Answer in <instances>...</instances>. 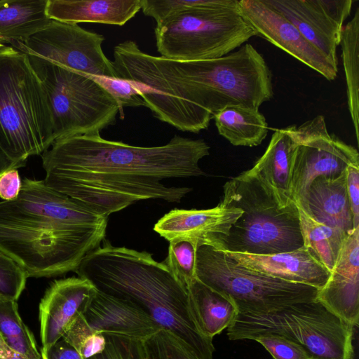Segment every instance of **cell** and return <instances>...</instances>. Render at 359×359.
I'll return each mask as SVG.
<instances>
[{
  "label": "cell",
  "mask_w": 359,
  "mask_h": 359,
  "mask_svg": "<svg viewBox=\"0 0 359 359\" xmlns=\"http://www.w3.org/2000/svg\"><path fill=\"white\" fill-rule=\"evenodd\" d=\"M209 154L203 139L175 135L161 146L139 147L99 133L56 140L41 158L47 186L109 217L140 201L180 202L192 189L163 181L205 175L199 162Z\"/></svg>",
  "instance_id": "1"
},
{
  "label": "cell",
  "mask_w": 359,
  "mask_h": 359,
  "mask_svg": "<svg viewBox=\"0 0 359 359\" xmlns=\"http://www.w3.org/2000/svg\"><path fill=\"white\" fill-rule=\"evenodd\" d=\"M108 218L43 180L25 177L15 198L0 201V251L28 278L76 271L105 240Z\"/></svg>",
  "instance_id": "2"
},
{
  "label": "cell",
  "mask_w": 359,
  "mask_h": 359,
  "mask_svg": "<svg viewBox=\"0 0 359 359\" xmlns=\"http://www.w3.org/2000/svg\"><path fill=\"white\" fill-rule=\"evenodd\" d=\"M150 102L179 130L198 133L230 106L257 109L273 97L271 71L250 44L221 57L180 61L152 56L146 73Z\"/></svg>",
  "instance_id": "3"
},
{
  "label": "cell",
  "mask_w": 359,
  "mask_h": 359,
  "mask_svg": "<svg viewBox=\"0 0 359 359\" xmlns=\"http://www.w3.org/2000/svg\"><path fill=\"white\" fill-rule=\"evenodd\" d=\"M75 272L98 291L142 309L200 358L212 359V339L198 326L187 287L151 253L114 246L104 240L81 261Z\"/></svg>",
  "instance_id": "4"
},
{
  "label": "cell",
  "mask_w": 359,
  "mask_h": 359,
  "mask_svg": "<svg viewBox=\"0 0 359 359\" xmlns=\"http://www.w3.org/2000/svg\"><path fill=\"white\" fill-rule=\"evenodd\" d=\"M221 201L241 209L243 214L226 236L210 245L215 249L271 255L304 246L296 203L282 207L273 189L251 169L224 184Z\"/></svg>",
  "instance_id": "5"
},
{
  "label": "cell",
  "mask_w": 359,
  "mask_h": 359,
  "mask_svg": "<svg viewBox=\"0 0 359 359\" xmlns=\"http://www.w3.org/2000/svg\"><path fill=\"white\" fill-rule=\"evenodd\" d=\"M53 142L48 99L27 55L4 46L0 49V149L24 166Z\"/></svg>",
  "instance_id": "6"
},
{
  "label": "cell",
  "mask_w": 359,
  "mask_h": 359,
  "mask_svg": "<svg viewBox=\"0 0 359 359\" xmlns=\"http://www.w3.org/2000/svg\"><path fill=\"white\" fill-rule=\"evenodd\" d=\"M353 325L316 299L269 312H238L227 327L230 340L275 334L301 346L311 359H353Z\"/></svg>",
  "instance_id": "7"
},
{
  "label": "cell",
  "mask_w": 359,
  "mask_h": 359,
  "mask_svg": "<svg viewBox=\"0 0 359 359\" xmlns=\"http://www.w3.org/2000/svg\"><path fill=\"white\" fill-rule=\"evenodd\" d=\"M27 55L48 99L54 141L73 135L99 134L116 123L118 114L123 118L117 102L90 75Z\"/></svg>",
  "instance_id": "8"
},
{
  "label": "cell",
  "mask_w": 359,
  "mask_h": 359,
  "mask_svg": "<svg viewBox=\"0 0 359 359\" xmlns=\"http://www.w3.org/2000/svg\"><path fill=\"white\" fill-rule=\"evenodd\" d=\"M161 56L198 61L224 56L255 36L238 11V0L191 9L168 17L154 29Z\"/></svg>",
  "instance_id": "9"
},
{
  "label": "cell",
  "mask_w": 359,
  "mask_h": 359,
  "mask_svg": "<svg viewBox=\"0 0 359 359\" xmlns=\"http://www.w3.org/2000/svg\"><path fill=\"white\" fill-rule=\"evenodd\" d=\"M196 275L203 284L231 299L238 312L264 313L312 301L318 291L241 266L224 252L208 245L196 249Z\"/></svg>",
  "instance_id": "10"
},
{
  "label": "cell",
  "mask_w": 359,
  "mask_h": 359,
  "mask_svg": "<svg viewBox=\"0 0 359 359\" xmlns=\"http://www.w3.org/2000/svg\"><path fill=\"white\" fill-rule=\"evenodd\" d=\"M104 41L102 34L79 25L51 20L25 42L11 46L84 74L116 78L112 61L102 48Z\"/></svg>",
  "instance_id": "11"
},
{
  "label": "cell",
  "mask_w": 359,
  "mask_h": 359,
  "mask_svg": "<svg viewBox=\"0 0 359 359\" xmlns=\"http://www.w3.org/2000/svg\"><path fill=\"white\" fill-rule=\"evenodd\" d=\"M293 135L297 143L294 154L290 198L295 202L311 183L320 176L338 175L351 165H359L355 148L330 134L322 115L297 127Z\"/></svg>",
  "instance_id": "12"
},
{
  "label": "cell",
  "mask_w": 359,
  "mask_h": 359,
  "mask_svg": "<svg viewBox=\"0 0 359 359\" xmlns=\"http://www.w3.org/2000/svg\"><path fill=\"white\" fill-rule=\"evenodd\" d=\"M292 22L301 34L336 67L344 20L352 0H265Z\"/></svg>",
  "instance_id": "13"
},
{
  "label": "cell",
  "mask_w": 359,
  "mask_h": 359,
  "mask_svg": "<svg viewBox=\"0 0 359 359\" xmlns=\"http://www.w3.org/2000/svg\"><path fill=\"white\" fill-rule=\"evenodd\" d=\"M238 11L255 35L287 52L326 79H335L338 67L265 0H238Z\"/></svg>",
  "instance_id": "14"
},
{
  "label": "cell",
  "mask_w": 359,
  "mask_h": 359,
  "mask_svg": "<svg viewBox=\"0 0 359 359\" xmlns=\"http://www.w3.org/2000/svg\"><path fill=\"white\" fill-rule=\"evenodd\" d=\"M97 292L90 281L79 276L55 280L50 285L39 307L41 348L62 339L70 324L86 313Z\"/></svg>",
  "instance_id": "15"
},
{
  "label": "cell",
  "mask_w": 359,
  "mask_h": 359,
  "mask_svg": "<svg viewBox=\"0 0 359 359\" xmlns=\"http://www.w3.org/2000/svg\"><path fill=\"white\" fill-rule=\"evenodd\" d=\"M316 300L350 325L359 321V226L346 237Z\"/></svg>",
  "instance_id": "16"
},
{
  "label": "cell",
  "mask_w": 359,
  "mask_h": 359,
  "mask_svg": "<svg viewBox=\"0 0 359 359\" xmlns=\"http://www.w3.org/2000/svg\"><path fill=\"white\" fill-rule=\"evenodd\" d=\"M242 214L241 209L222 201L209 209H173L158 219L154 230L169 242L187 239L197 247L212 245Z\"/></svg>",
  "instance_id": "17"
},
{
  "label": "cell",
  "mask_w": 359,
  "mask_h": 359,
  "mask_svg": "<svg viewBox=\"0 0 359 359\" xmlns=\"http://www.w3.org/2000/svg\"><path fill=\"white\" fill-rule=\"evenodd\" d=\"M224 252L237 264L248 269L318 290L325 285L330 276V271L305 246L271 255Z\"/></svg>",
  "instance_id": "18"
},
{
  "label": "cell",
  "mask_w": 359,
  "mask_h": 359,
  "mask_svg": "<svg viewBox=\"0 0 359 359\" xmlns=\"http://www.w3.org/2000/svg\"><path fill=\"white\" fill-rule=\"evenodd\" d=\"M83 316L93 330L103 334L143 341L161 329L135 305L98 290Z\"/></svg>",
  "instance_id": "19"
},
{
  "label": "cell",
  "mask_w": 359,
  "mask_h": 359,
  "mask_svg": "<svg viewBox=\"0 0 359 359\" xmlns=\"http://www.w3.org/2000/svg\"><path fill=\"white\" fill-rule=\"evenodd\" d=\"M294 203L315 219L348 233L355 227L346 187V170L333 176H320Z\"/></svg>",
  "instance_id": "20"
},
{
  "label": "cell",
  "mask_w": 359,
  "mask_h": 359,
  "mask_svg": "<svg viewBox=\"0 0 359 359\" xmlns=\"http://www.w3.org/2000/svg\"><path fill=\"white\" fill-rule=\"evenodd\" d=\"M141 0H48L50 20L122 26L141 10Z\"/></svg>",
  "instance_id": "21"
},
{
  "label": "cell",
  "mask_w": 359,
  "mask_h": 359,
  "mask_svg": "<svg viewBox=\"0 0 359 359\" xmlns=\"http://www.w3.org/2000/svg\"><path fill=\"white\" fill-rule=\"evenodd\" d=\"M294 126L277 129L272 135L264 154L250 168L274 191L282 207L294 202L290 198V184L297 143Z\"/></svg>",
  "instance_id": "22"
},
{
  "label": "cell",
  "mask_w": 359,
  "mask_h": 359,
  "mask_svg": "<svg viewBox=\"0 0 359 359\" xmlns=\"http://www.w3.org/2000/svg\"><path fill=\"white\" fill-rule=\"evenodd\" d=\"M47 1H0V44L25 42L46 27L51 21L46 14Z\"/></svg>",
  "instance_id": "23"
},
{
  "label": "cell",
  "mask_w": 359,
  "mask_h": 359,
  "mask_svg": "<svg viewBox=\"0 0 359 359\" xmlns=\"http://www.w3.org/2000/svg\"><path fill=\"white\" fill-rule=\"evenodd\" d=\"M188 290L196 323L205 336L212 339L233 323L238 311L228 297L198 279Z\"/></svg>",
  "instance_id": "24"
},
{
  "label": "cell",
  "mask_w": 359,
  "mask_h": 359,
  "mask_svg": "<svg viewBox=\"0 0 359 359\" xmlns=\"http://www.w3.org/2000/svg\"><path fill=\"white\" fill-rule=\"evenodd\" d=\"M213 118L219 135L234 146H257L267 135V122L257 109L230 106Z\"/></svg>",
  "instance_id": "25"
},
{
  "label": "cell",
  "mask_w": 359,
  "mask_h": 359,
  "mask_svg": "<svg viewBox=\"0 0 359 359\" xmlns=\"http://www.w3.org/2000/svg\"><path fill=\"white\" fill-rule=\"evenodd\" d=\"M296 205L299 214L304 246L330 272L349 233L317 221L301 205L297 203Z\"/></svg>",
  "instance_id": "26"
},
{
  "label": "cell",
  "mask_w": 359,
  "mask_h": 359,
  "mask_svg": "<svg viewBox=\"0 0 359 359\" xmlns=\"http://www.w3.org/2000/svg\"><path fill=\"white\" fill-rule=\"evenodd\" d=\"M346 83L348 107L359 141V8L352 19L343 27L340 43Z\"/></svg>",
  "instance_id": "27"
},
{
  "label": "cell",
  "mask_w": 359,
  "mask_h": 359,
  "mask_svg": "<svg viewBox=\"0 0 359 359\" xmlns=\"http://www.w3.org/2000/svg\"><path fill=\"white\" fill-rule=\"evenodd\" d=\"M0 334L6 345L25 359H42L32 332L22 320L17 302L0 300Z\"/></svg>",
  "instance_id": "28"
},
{
  "label": "cell",
  "mask_w": 359,
  "mask_h": 359,
  "mask_svg": "<svg viewBox=\"0 0 359 359\" xmlns=\"http://www.w3.org/2000/svg\"><path fill=\"white\" fill-rule=\"evenodd\" d=\"M197 245L187 239L170 241L168 256L163 262L176 278L188 289L197 279L196 275V254Z\"/></svg>",
  "instance_id": "29"
},
{
  "label": "cell",
  "mask_w": 359,
  "mask_h": 359,
  "mask_svg": "<svg viewBox=\"0 0 359 359\" xmlns=\"http://www.w3.org/2000/svg\"><path fill=\"white\" fill-rule=\"evenodd\" d=\"M62 339L74 347L83 359L100 353L105 347V336L93 330L83 314L79 316L68 327Z\"/></svg>",
  "instance_id": "30"
},
{
  "label": "cell",
  "mask_w": 359,
  "mask_h": 359,
  "mask_svg": "<svg viewBox=\"0 0 359 359\" xmlns=\"http://www.w3.org/2000/svg\"><path fill=\"white\" fill-rule=\"evenodd\" d=\"M144 344L149 359H201L178 337L163 328Z\"/></svg>",
  "instance_id": "31"
},
{
  "label": "cell",
  "mask_w": 359,
  "mask_h": 359,
  "mask_svg": "<svg viewBox=\"0 0 359 359\" xmlns=\"http://www.w3.org/2000/svg\"><path fill=\"white\" fill-rule=\"evenodd\" d=\"M27 278L21 266L0 251V300L17 302Z\"/></svg>",
  "instance_id": "32"
},
{
  "label": "cell",
  "mask_w": 359,
  "mask_h": 359,
  "mask_svg": "<svg viewBox=\"0 0 359 359\" xmlns=\"http://www.w3.org/2000/svg\"><path fill=\"white\" fill-rule=\"evenodd\" d=\"M222 0H141L143 13L153 18L156 24L168 17L186 11L212 6Z\"/></svg>",
  "instance_id": "33"
},
{
  "label": "cell",
  "mask_w": 359,
  "mask_h": 359,
  "mask_svg": "<svg viewBox=\"0 0 359 359\" xmlns=\"http://www.w3.org/2000/svg\"><path fill=\"white\" fill-rule=\"evenodd\" d=\"M104 349L88 359H149L144 341L128 337L104 334Z\"/></svg>",
  "instance_id": "34"
},
{
  "label": "cell",
  "mask_w": 359,
  "mask_h": 359,
  "mask_svg": "<svg viewBox=\"0 0 359 359\" xmlns=\"http://www.w3.org/2000/svg\"><path fill=\"white\" fill-rule=\"evenodd\" d=\"M90 76L114 98L122 111L124 107H146L135 83L118 78Z\"/></svg>",
  "instance_id": "35"
},
{
  "label": "cell",
  "mask_w": 359,
  "mask_h": 359,
  "mask_svg": "<svg viewBox=\"0 0 359 359\" xmlns=\"http://www.w3.org/2000/svg\"><path fill=\"white\" fill-rule=\"evenodd\" d=\"M255 341L260 343L274 359H311L301 346L275 334H265Z\"/></svg>",
  "instance_id": "36"
},
{
  "label": "cell",
  "mask_w": 359,
  "mask_h": 359,
  "mask_svg": "<svg viewBox=\"0 0 359 359\" xmlns=\"http://www.w3.org/2000/svg\"><path fill=\"white\" fill-rule=\"evenodd\" d=\"M346 187L354 227L359 226V165L346 169Z\"/></svg>",
  "instance_id": "37"
},
{
  "label": "cell",
  "mask_w": 359,
  "mask_h": 359,
  "mask_svg": "<svg viewBox=\"0 0 359 359\" xmlns=\"http://www.w3.org/2000/svg\"><path fill=\"white\" fill-rule=\"evenodd\" d=\"M22 180L18 169H11L0 176V198L2 201L15 198L21 189Z\"/></svg>",
  "instance_id": "38"
},
{
  "label": "cell",
  "mask_w": 359,
  "mask_h": 359,
  "mask_svg": "<svg viewBox=\"0 0 359 359\" xmlns=\"http://www.w3.org/2000/svg\"><path fill=\"white\" fill-rule=\"evenodd\" d=\"M42 359H83L78 351L63 339L47 349L41 348Z\"/></svg>",
  "instance_id": "39"
},
{
  "label": "cell",
  "mask_w": 359,
  "mask_h": 359,
  "mask_svg": "<svg viewBox=\"0 0 359 359\" xmlns=\"http://www.w3.org/2000/svg\"><path fill=\"white\" fill-rule=\"evenodd\" d=\"M22 166L21 164L13 161L0 149V176L7 170L18 169Z\"/></svg>",
  "instance_id": "40"
},
{
  "label": "cell",
  "mask_w": 359,
  "mask_h": 359,
  "mask_svg": "<svg viewBox=\"0 0 359 359\" xmlns=\"http://www.w3.org/2000/svg\"><path fill=\"white\" fill-rule=\"evenodd\" d=\"M0 359H25L12 351L5 343L0 334Z\"/></svg>",
  "instance_id": "41"
},
{
  "label": "cell",
  "mask_w": 359,
  "mask_h": 359,
  "mask_svg": "<svg viewBox=\"0 0 359 359\" xmlns=\"http://www.w3.org/2000/svg\"><path fill=\"white\" fill-rule=\"evenodd\" d=\"M4 46V45L0 44V49L2 48Z\"/></svg>",
  "instance_id": "42"
}]
</instances>
